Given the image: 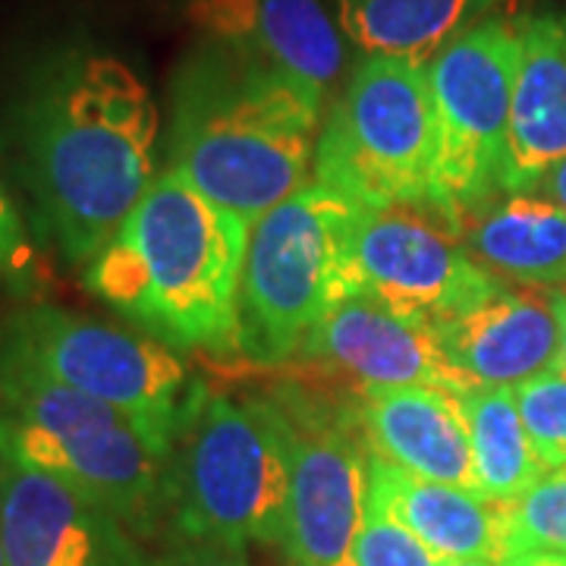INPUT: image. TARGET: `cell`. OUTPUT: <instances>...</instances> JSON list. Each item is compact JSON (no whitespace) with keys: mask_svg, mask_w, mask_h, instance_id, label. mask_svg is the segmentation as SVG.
Wrapping results in <instances>:
<instances>
[{"mask_svg":"<svg viewBox=\"0 0 566 566\" xmlns=\"http://www.w3.org/2000/svg\"><path fill=\"white\" fill-rule=\"evenodd\" d=\"M491 274L526 286L566 283V211L535 192H504L457 227Z\"/></svg>","mask_w":566,"mask_h":566,"instance_id":"ac0fdd59","label":"cell"},{"mask_svg":"<svg viewBox=\"0 0 566 566\" xmlns=\"http://www.w3.org/2000/svg\"><path fill=\"white\" fill-rule=\"evenodd\" d=\"M447 365L465 387H520L560 371V324L542 293L504 286L475 312L434 327Z\"/></svg>","mask_w":566,"mask_h":566,"instance_id":"9a60e30c","label":"cell"},{"mask_svg":"<svg viewBox=\"0 0 566 566\" xmlns=\"http://www.w3.org/2000/svg\"><path fill=\"white\" fill-rule=\"evenodd\" d=\"M249 230L164 167L82 283L161 344L237 356Z\"/></svg>","mask_w":566,"mask_h":566,"instance_id":"3957f363","label":"cell"},{"mask_svg":"<svg viewBox=\"0 0 566 566\" xmlns=\"http://www.w3.org/2000/svg\"><path fill=\"white\" fill-rule=\"evenodd\" d=\"M293 424V469L281 545L290 566H353L368 504V453L353 424L283 403Z\"/></svg>","mask_w":566,"mask_h":566,"instance_id":"8fae6325","label":"cell"},{"mask_svg":"<svg viewBox=\"0 0 566 566\" xmlns=\"http://www.w3.org/2000/svg\"><path fill=\"white\" fill-rule=\"evenodd\" d=\"M0 441L126 528L167 510L170 441L0 349Z\"/></svg>","mask_w":566,"mask_h":566,"instance_id":"5b68a950","label":"cell"},{"mask_svg":"<svg viewBox=\"0 0 566 566\" xmlns=\"http://www.w3.org/2000/svg\"><path fill=\"white\" fill-rule=\"evenodd\" d=\"M441 566H497V564H491V560H444Z\"/></svg>","mask_w":566,"mask_h":566,"instance_id":"f1b7e54d","label":"cell"},{"mask_svg":"<svg viewBox=\"0 0 566 566\" xmlns=\"http://www.w3.org/2000/svg\"><path fill=\"white\" fill-rule=\"evenodd\" d=\"M0 286H3V274H0Z\"/></svg>","mask_w":566,"mask_h":566,"instance_id":"4dcf8cb0","label":"cell"},{"mask_svg":"<svg viewBox=\"0 0 566 566\" xmlns=\"http://www.w3.org/2000/svg\"><path fill=\"white\" fill-rule=\"evenodd\" d=\"M167 170L249 227L312 182L327 98L208 41L174 80Z\"/></svg>","mask_w":566,"mask_h":566,"instance_id":"7a4b0ae2","label":"cell"},{"mask_svg":"<svg viewBox=\"0 0 566 566\" xmlns=\"http://www.w3.org/2000/svg\"><path fill=\"white\" fill-rule=\"evenodd\" d=\"M506 0H337V25L363 57L428 63Z\"/></svg>","mask_w":566,"mask_h":566,"instance_id":"d6986e66","label":"cell"},{"mask_svg":"<svg viewBox=\"0 0 566 566\" xmlns=\"http://www.w3.org/2000/svg\"><path fill=\"white\" fill-rule=\"evenodd\" d=\"M501 510H504L506 557L513 554L566 557V465L545 472L516 501L501 504Z\"/></svg>","mask_w":566,"mask_h":566,"instance_id":"44dd1931","label":"cell"},{"mask_svg":"<svg viewBox=\"0 0 566 566\" xmlns=\"http://www.w3.org/2000/svg\"><path fill=\"white\" fill-rule=\"evenodd\" d=\"M0 566H10L7 564V547H3V532H0Z\"/></svg>","mask_w":566,"mask_h":566,"instance_id":"f546056e","label":"cell"},{"mask_svg":"<svg viewBox=\"0 0 566 566\" xmlns=\"http://www.w3.org/2000/svg\"><path fill=\"white\" fill-rule=\"evenodd\" d=\"M532 192H535V196H545V199H551L554 205H560L566 211V158L560 164H554Z\"/></svg>","mask_w":566,"mask_h":566,"instance_id":"484cf974","label":"cell"},{"mask_svg":"<svg viewBox=\"0 0 566 566\" xmlns=\"http://www.w3.org/2000/svg\"><path fill=\"white\" fill-rule=\"evenodd\" d=\"M438 123V196L453 230L506 192L510 114L520 73L516 22L482 20L424 63Z\"/></svg>","mask_w":566,"mask_h":566,"instance_id":"ba28073f","label":"cell"},{"mask_svg":"<svg viewBox=\"0 0 566 566\" xmlns=\"http://www.w3.org/2000/svg\"><path fill=\"white\" fill-rule=\"evenodd\" d=\"M189 17L208 41L303 82L322 98L344 76V32L322 0H189Z\"/></svg>","mask_w":566,"mask_h":566,"instance_id":"5bb4252c","label":"cell"},{"mask_svg":"<svg viewBox=\"0 0 566 566\" xmlns=\"http://www.w3.org/2000/svg\"><path fill=\"white\" fill-rule=\"evenodd\" d=\"M0 349L54 381L120 409L174 444L196 381L174 346L61 305H29L0 327Z\"/></svg>","mask_w":566,"mask_h":566,"instance_id":"9c48e42d","label":"cell"},{"mask_svg":"<svg viewBox=\"0 0 566 566\" xmlns=\"http://www.w3.org/2000/svg\"><path fill=\"white\" fill-rule=\"evenodd\" d=\"M526 434L545 469L566 465V371H547L513 387Z\"/></svg>","mask_w":566,"mask_h":566,"instance_id":"7402d4cb","label":"cell"},{"mask_svg":"<svg viewBox=\"0 0 566 566\" xmlns=\"http://www.w3.org/2000/svg\"><path fill=\"white\" fill-rule=\"evenodd\" d=\"M151 566H252L245 557V545H227V542H186L164 554Z\"/></svg>","mask_w":566,"mask_h":566,"instance_id":"d4e9b609","label":"cell"},{"mask_svg":"<svg viewBox=\"0 0 566 566\" xmlns=\"http://www.w3.org/2000/svg\"><path fill=\"white\" fill-rule=\"evenodd\" d=\"M368 501L441 560L504 564V510L479 491L428 482L368 453Z\"/></svg>","mask_w":566,"mask_h":566,"instance_id":"e0dca14e","label":"cell"},{"mask_svg":"<svg viewBox=\"0 0 566 566\" xmlns=\"http://www.w3.org/2000/svg\"><path fill=\"white\" fill-rule=\"evenodd\" d=\"M460 403L472 441L475 491L494 504L516 501L547 469L528 441L513 387L469 385L460 390Z\"/></svg>","mask_w":566,"mask_h":566,"instance_id":"ffe728a7","label":"cell"},{"mask_svg":"<svg viewBox=\"0 0 566 566\" xmlns=\"http://www.w3.org/2000/svg\"><path fill=\"white\" fill-rule=\"evenodd\" d=\"M0 532L10 566H145L117 516L0 441Z\"/></svg>","mask_w":566,"mask_h":566,"instance_id":"7c38bea8","label":"cell"},{"mask_svg":"<svg viewBox=\"0 0 566 566\" xmlns=\"http://www.w3.org/2000/svg\"><path fill=\"white\" fill-rule=\"evenodd\" d=\"M501 566H566V557H557V554H513Z\"/></svg>","mask_w":566,"mask_h":566,"instance_id":"83f0119b","label":"cell"},{"mask_svg":"<svg viewBox=\"0 0 566 566\" xmlns=\"http://www.w3.org/2000/svg\"><path fill=\"white\" fill-rule=\"evenodd\" d=\"M349 252L356 290L428 327L475 312L506 286L472 259L450 223L416 208L359 205Z\"/></svg>","mask_w":566,"mask_h":566,"instance_id":"30bf717a","label":"cell"},{"mask_svg":"<svg viewBox=\"0 0 566 566\" xmlns=\"http://www.w3.org/2000/svg\"><path fill=\"white\" fill-rule=\"evenodd\" d=\"M444 560L424 547L409 528L394 516H387L378 504H365V520L356 545H353V566H441Z\"/></svg>","mask_w":566,"mask_h":566,"instance_id":"603a6c76","label":"cell"},{"mask_svg":"<svg viewBox=\"0 0 566 566\" xmlns=\"http://www.w3.org/2000/svg\"><path fill=\"white\" fill-rule=\"evenodd\" d=\"M20 126L41 227L85 268L158 180V102L120 57L66 48L35 70Z\"/></svg>","mask_w":566,"mask_h":566,"instance_id":"6da1fadb","label":"cell"},{"mask_svg":"<svg viewBox=\"0 0 566 566\" xmlns=\"http://www.w3.org/2000/svg\"><path fill=\"white\" fill-rule=\"evenodd\" d=\"M293 424L281 400L196 385L167 463V510L186 542H281Z\"/></svg>","mask_w":566,"mask_h":566,"instance_id":"277c9868","label":"cell"},{"mask_svg":"<svg viewBox=\"0 0 566 566\" xmlns=\"http://www.w3.org/2000/svg\"><path fill=\"white\" fill-rule=\"evenodd\" d=\"M359 205L308 182L249 230L240 286V356L277 365L303 353L308 334L353 281Z\"/></svg>","mask_w":566,"mask_h":566,"instance_id":"52a82bcc","label":"cell"},{"mask_svg":"<svg viewBox=\"0 0 566 566\" xmlns=\"http://www.w3.org/2000/svg\"><path fill=\"white\" fill-rule=\"evenodd\" d=\"M0 274H3V286H10L20 296L35 293L44 281L39 249L29 240L20 208L13 205L3 182H0Z\"/></svg>","mask_w":566,"mask_h":566,"instance_id":"cb8c5ba5","label":"cell"},{"mask_svg":"<svg viewBox=\"0 0 566 566\" xmlns=\"http://www.w3.org/2000/svg\"><path fill=\"white\" fill-rule=\"evenodd\" d=\"M547 300L554 305V315L560 324V371H566V293L564 290H551Z\"/></svg>","mask_w":566,"mask_h":566,"instance_id":"4316f807","label":"cell"},{"mask_svg":"<svg viewBox=\"0 0 566 566\" xmlns=\"http://www.w3.org/2000/svg\"><path fill=\"white\" fill-rule=\"evenodd\" d=\"M315 180L363 208L441 218L438 123L424 63L363 57L349 70L324 117Z\"/></svg>","mask_w":566,"mask_h":566,"instance_id":"8992f818","label":"cell"},{"mask_svg":"<svg viewBox=\"0 0 566 566\" xmlns=\"http://www.w3.org/2000/svg\"><path fill=\"white\" fill-rule=\"evenodd\" d=\"M346 371L363 387L434 385L463 390L447 365L434 327L409 318L368 290H353L324 312L303 353Z\"/></svg>","mask_w":566,"mask_h":566,"instance_id":"4fadbf2b","label":"cell"},{"mask_svg":"<svg viewBox=\"0 0 566 566\" xmlns=\"http://www.w3.org/2000/svg\"><path fill=\"white\" fill-rule=\"evenodd\" d=\"M359 424L375 457L428 482L475 491L472 441L450 387H363Z\"/></svg>","mask_w":566,"mask_h":566,"instance_id":"2e32d148","label":"cell"}]
</instances>
